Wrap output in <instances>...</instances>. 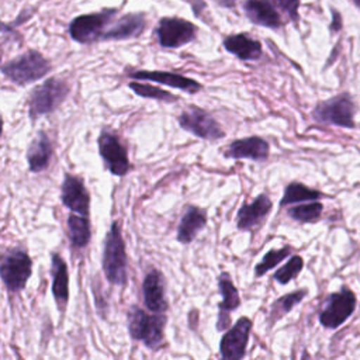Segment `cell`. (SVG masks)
I'll return each mask as SVG.
<instances>
[{"label":"cell","instance_id":"6da1fadb","mask_svg":"<svg viewBox=\"0 0 360 360\" xmlns=\"http://www.w3.org/2000/svg\"><path fill=\"white\" fill-rule=\"evenodd\" d=\"M101 266L107 280L111 284L125 285L128 280L127 252H125V242L121 235V228L117 221L111 224L110 231L105 235Z\"/></svg>","mask_w":360,"mask_h":360},{"label":"cell","instance_id":"7a4b0ae2","mask_svg":"<svg viewBox=\"0 0 360 360\" xmlns=\"http://www.w3.org/2000/svg\"><path fill=\"white\" fill-rule=\"evenodd\" d=\"M51 70V62L35 49H30L1 66V73L17 86H25L42 79Z\"/></svg>","mask_w":360,"mask_h":360},{"label":"cell","instance_id":"3957f363","mask_svg":"<svg viewBox=\"0 0 360 360\" xmlns=\"http://www.w3.org/2000/svg\"><path fill=\"white\" fill-rule=\"evenodd\" d=\"M167 318L163 312L146 314L142 308L132 305L128 311V332L134 340L142 342L149 349H156L163 342Z\"/></svg>","mask_w":360,"mask_h":360},{"label":"cell","instance_id":"277c9868","mask_svg":"<svg viewBox=\"0 0 360 360\" xmlns=\"http://www.w3.org/2000/svg\"><path fill=\"white\" fill-rule=\"evenodd\" d=\"M117 8H103L96 13L80 14L69 24L70 38L79 44H91L101 41L104 32L115 21Z\"/></svg>","mask_w":360,"mask_h":360},{"label":"cell","instance_id":"5b68a950","mask_svg":"<svg viewBox=\"0 0 360 360\" xmlns=\"http://www.w3.org/2000/svg\"><path fill=\"white\" fill-rule=\"evenodd\" d=\"M69 84L59 77H49L37 86L28 100V114L32 121L55 111L68 97Z\"/></svg>","mask_w":360,"mask_h":360},{"label":"cell","instance_id":"8992f818","mask_svg":"<svg viewBox=\"0 0 360 360\" xmlns=\"http://www.w3.org/2000/svg\"><path fill=\"white\" fill-rule=\"evenodd\" d=\"M32 273V260L21 248L8 249L3 256L0 277L8 292H18L25 288Z\"/></svg>","mask_w":360,"mask_h":360},{"label":"cell","instance_id":"52a82bcc","mask_svg":"<svg viewBox=\"0 0 360 360\" xmlns=\"http://www.w3.org/2000/svg\"><path fill=\"white\" fill-rule=\"evenodd\" d=\"M354 111L356 107L352 96L349 93H342L318 103L312 111V117L318 122L342 128H354Z\"/></svg>","mask_w":360,"mask_h":360},{"label":"cell","instance_id":"ba28073f","mask_svg":"<svg viewBox=\"0 0 360 360\" xmlns=\"http://www.w3.org/2000/svg\"><path fill=\"white\" fill-rule=\"evenodd\" d=\"M197 32L198 28L195 24L180 17H162L155 30L159 45L169 49L190 44L197 38Z\"/></svg>","mask_w":360,"mask_h":360},{"label":"cell","instance_id":"9c48e42d","mask_svg":"<svg viewBox=\"0 0 360 360\" xmlns=\"http://www.w3.org/2000/svg\"><path fill=\"white\" fill-rule=\"evenodd\" d=\"M177 122L184 131L207 141H217L225 136V131L218 121L208 111L197 105H188L179 115Z\"/></svg>","mask_w":360,"mask_h":360},{"label":"cell","instance_id":"30bf717a","mask_svg":"<svg viewBox=\"0 0 360 360\" xmlns=\"http://www.w3.org/2000/svg\"><path fill=\"white\" fill-rule=\"evenodd\" d=\"M356 295L349 287H342L338 292H332L323 309L319 312V322L328 329H338L354 312Z\"/></svg>","mask_w":360,"mask_h":360},{"label":"cell","instance_id":"8fae6325","mask_svg":"<svg viewBox=\"0 0 360 360\" xmlns=\"http://www.w3.org/2000/svg\"><path fill=\"white\" fill-rule=\"evenodd\" d=\"M98 153L105 169L114 176H124L129 170V159L127 148L121 143L112 131H101L98 136Z\"/></svg>","mask_w":360,"mask_h":360},{"label":"cell","instance_id":"7c38bea8","mask_svg":"<svg viewBox=\"0 0 360 360\" xmlns=\"http://www.w3.org/2000/svg\"><path fill=\"white\" fill-rule=\"evenodd\" d=\"M252 329V321L242 316L236 323L225 332L219 342V353L225 360H239L246 353V345Z\"/></svg>","mask_w":360,"mask_h":360},{"label":"cell","instance_id":"4fadbf2b","mask_svg":"<svg viewBox=\"0 0 360 360\" xmlns=\"http://www.w3.org/2000/svg\"><path fill=\"white\" fill-rule=\"evenodd\" d=\"M62 204L75 214L86 215L90 214V194L79 176L65 174L60 193Z\"/></svg>","mask_w":360,"mask_h":360},{"label":"cell","instance_id":"5bb4252c","mask_svg":"<svg viewBox=\"0 0 360 360\" xmlns=\"http://www.w3.org/2000/svg\"><path fill=\"white\" fill-rule=\"evenodd\" d=\"M146 27L143 13H128L117 18L104 32L101 41H125L138 38Z\"/></svg>","mask_w":360,"mask_h":360},{"label":"cell","instance_id":"9a60e30c","mask_svg":"<svg viewBox=\"0 0 360 360\" xmlns=\"http://www.w3.org/2000/svg\"><path fill=\"white\" fill-rule=\"evenodd\" d=\"M269 142L260 136H248L229 143L224 156L228 159H250L264 162L269 158Z\"/></svg>","mask_w":360,"mask_h":360},{"label":"cell","instance_id":"2e32d148","mask_svg":"<svg viewBox=\"0 0 360 360\" xmlns=\"http://www.w3.org/2000/svg\"><path fill=\"white\" fill-rule=\"evenodd\" d=\"M129 77L132 79H141V80H150L156 83H162L174 89H180L188 94H195L202 89V84L198 83L194 79L186 77L179 73L173 72H163V70H135L129 73Z\"/></svg>","mask_w":360,"mask_h":360},{"label":"cell","instance_id":"e0dca14e","mask_svg":"<svg viewBox=\"0 0 360 360\" xmlns=\"http://www.w3.org/2000/svg\"><path fill=\"white\" fill-rule=\"evenodd\" d=\"M273 207L267 194H259L250 204H243L236 214V226L239 231H252L262 224Z\"/></svg>","mask_w":360,"mask_h":360},{"label":"cell","instance_id":"ac0fdd59","mask_svg":"<svg viewBox=\"0 0 360 360\" xmlns=\"http://www.w3.org/2000/svg\"><path fill=\"white\" fill-rule=\"evenodd\" d=\"M243 11L250 22L277 30L281 27V15L271 0H245Z\"/></svg>","mask_w":360,"mask_h":360},{"label":"cell","instance_id":"d6986e66","mask_svg":"<svg viewBox=\"0 0 360 360\" xmlns=\"http://www.w3.org/2000/svg\"><path fill=\"white\" fill-rule=\"evenodd\" d=\"M143 302L152 312H165L167 300L165 295V278L159 270H150L142 283Z\"/></svg>","mask_w":360,"mask_h":360},{"label":"cell","instance_id":"ffe728a7","mask_svg":"<svg viewBox=\"0 0 360 360\" xmlns=\"http://www.w3.org/2000/svg\"><path fill=\"white\" fill-rule=\"evenodd\" d=\"M225 51L240 60H259L263 55L260 41L252 38L248 32L226 35L222 41Z\"/></svg>","mask_w":360,"mask_h":360},{"label":"cell","instance_id":"44dd1931","mask_svg":"<svg viewBox=\"0 0 360 360\" xmlns=\"http://www.w3.org/2000/svg\"><path fill=\"white\" fill-rule=\"evenodd\" d=\"M53 153L52 142L46 132L38 131L27 150V162L32 173H39L49 166Z\"/></svg>","mask_w":360,"mask_h":360},{"label":"cell","instance_id":"7402d4cb","mask_svg":"<svg viewBox=\"0 0 360 360\" xmlns=\"http://www.w3.org/2000/svg\"><path fill=\"white\" fill-rule=\"evenodd\" d=\"M205 224L207 211L195 205H188L177 228V240L184 245L191 243L195 239L197 233L205 226Z\"/></svg>","mask_w":360,"mask_h":360},{"label":"cell","instance_id":"603a6c76","mask_svg":"<svg viewBox=\"0 0 360 360\" xmlns=\"http://www.w3.org/2000/svg\"><path fill=\"white\" fill-rule=\"evenodd\" d=\"M52 292L58 308L63 311L69 300V274L68 266L58 253H52Z\"/></svg>","mask_w":360,"mask_h":360},{"label":"cell","instance_id":"cb8c5ba5","mask_svg":"<svg viewBox=\"0 0 360 360\" xmlns=\"http://www.w3.org/2000/svg\"><path fill=\"white\" fill-rule=\"evenodd\" d=\"M68 233H69V240L73 248H86L91 231H90V222L86 215H75L69 214L68 217Z\"/></svg>","mask_w":360,"mask_h":360},{"label":"cell","instance_id":"d4e9b609","mask_svg":"<svg viewBox=\"0 0 360 360\" xmlns=\"http://www.w3.org/2000/svg\"><path fill=\"white\" fill-rule=\"evenodd\" d=\"M322 197H323V194L319 190L309 188L302 183L292 181L285 187L284 195L280 200V207H284L288 204H295V202H304V201H315Z\"/></svg>","mask_w":360,"mask_h":360},{"label":"cell","instance_id":"484cf974","mask_svg":"<svg viewBox=\"0 0 360 360\" xmlns=\"http://www.w3.org/2000/svg\"><path fill=\"white\" fill-rule=\"evenodd\" d=\"M218 290L222 295V301L218 302L219 312H231L240 307L239 292L228 273H221V276L218 277Z\"/></svg>","mask_w":360,"mask_h":360},{"label":"cell","instance_id":"4316f807","mask_svg":"<svg viewBox=\"0 0 360 360\" xmlns=\"http://www.w3.org/2000/svg\"><path fill=\"white\" fill-rule=\"evenodd\" d=\"M307 292L308 291L305 288H302V290H297V291L288 292V294L277 298L273 302L271 309H270V319H271L270 323H274L277 319L287 315L297 304H300L304 300Z\"/></svg>","mask_w":360,"mask_h":360},{"label":"cell","instance_id":"83f0119b","mask_svg":"<svg viewBox=\"0 0 360 360\" xmlns=\"http://www.w3.org/2000/svg\"><path fill=\"white\" fill-rule=\"evenodd\" d=\"M128 87L138 96L145 97V98H152V100H158V101H163V103H174L177 100V97L166 90H162L160 87L152 86V84H145V83H138V82H131L128 84Z\"/></svg>","mask_w":360,"mask_h":360},{"label":"cell","instance_id":"f1b7e54d","mask_svg":"<svg viewBox=\"0 0 360 360\" xmlns=\"http://www.w3.org/2000/svg\"><path fill=\"white\" fill-rule=\"evenodd\" d=\"M322 210H323V205L321 202H316V200H315L308 204L292 207L287 211V214L297 222L308 224V222L318 221L322 215Z\"/></svg>","mask_w":360,"mask_h":360},{"label":"cell","instance_id":"f546056e","mask_svg":"<svg viewBox=\"0 0 360 360\" xmlns=\"http://www.w3.org/2000/svg\"><path fill=\"white\" fill-rule=\"evenodd\" d=\"M291 253V246H284L281 249H271L269 250L260 263L256 264L255 267V276L256 277H262L263 274H266L269 270H271L273 267H276L281 260H284L287 256H290Z\"/></svg>","mask_w":360,"mask_h":360},{"label":"cell","instance_id":"4dcf8cb0","mask_svg":"<svg viewBox=\"0 0 360 360\" xmlns=\"http://www.w3.org/2000/svg\"><path fill=\"white\" fill-rule=\"evenodd\" d=\"M304 267V260L300 255H295V256H291L290 260L281 266L278 270H276L274 273V280L281 284V285H285L288 284L292 278H295L300 271L302 270Z\"/></svg>","mask_w":360,"mask_h":360},{"label":"cell","instance_id":"1f68e13d","mask_svg":"<svg viewBox=\"0 0 360 360\" xmlns=\"http://www.w3.org/2000/svg\"><path fill=\"white\" fill-rule=\"evenodd\" d=\"M278 8H281L292 21H298L300 0H271Z\"/></svg>","mask_w":360,"mask_h":360},{"label":"cell","instance_id":"d6a6232c","mask_svg":"<svg viewBox=\"0 0 360 360\" xmlns=\"http://www.w3.org/2000/svg\"><path fill=\"white\" fill-rule=\"evenodd\" d=\"M229 325H231L229 312H219L218 319H217V329L224 330V329H228Z\"/></svg>","mask_w":360,"mask_h":360},{"label":"cell","instance_id":"836d02e7","mask_svg":"<svg viewBox=\"0 0 360 360\" xmlns=\"http://www.w3.org/2000/svg\"><path fill=\"white\" fill-rule=\"evenodd\" d=\"M354 1H356V4L360 7V0H354Z\"/></svg>","mask_w":360,"mask_h":360}]
</instances>
